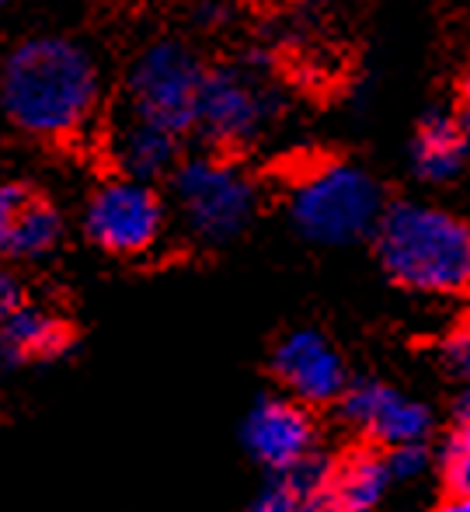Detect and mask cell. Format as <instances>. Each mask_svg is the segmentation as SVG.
<instances>
[{"label": "cell", "mask_w": 470, "mask_h": 512, "mask_svg": "<svg viewBox=\"0 0 470 512\" xmlns=\"http://www.w3.org/2000/svg\"><path fill=\"white\" fill-rule=\"evenodd\" d=\"M0 105L11 126L35 140L81 136L101 108L98 60L63 35L18 42L0 70Z\"/></svg>", "instance_id": "6da1fadb"}, {"label": "cell", "mask_w": 470, "mask_h": 512, "mask_svg": "<svg viewBox=\"0 0 470 512\" xmlns=\"http://www.w3.org/2000/svg\"><path fill=\"white\" fill-rule=\"evenodd\" d=\"M282 95L255 63H227L206 70L195 112V133L216 150H237L262 140L276 126Z\"/></svg>", "instance_id": "8992f818"}, {"label": "cell", "mask_w": 470, "mask_h": 512, "mask_svg": "<svg viewBox=\"0 0 470 512\" xmlns=\"http://www.w3.org/2000/svg\"><path fill=\"white\" fill-rule=\"evenodd\" d=\"M171 206L182 230L199 244H227L258 213V185L241 164L220 154H195L171 175Z\"/></svg>", "instance_id": "277c9868"}, {"label": "cell", "mask_w": 470, "mask_h": 512, "mask_svg": "<svg viewBox=\"0 0 470 512\" xmlns=\"http://www.w3.org/2000/svg\"><path fill=\"white\" fill-rule=\"evenodd\" d=\"M464 102H470V74H467V81H464Z\"/></svg>", "instance_id": "603a6c76"}, {"label": "cell", "mask_w": 470, "mask_h": 512, "mask_svg": "<svg viewBox=\"0 0 470 512\" xmlns=\"http://www.w3.org/2000/svg\"><path fill=\"white\" fill-rule=\"evenodd\" d=\"M108 154H112L122 178L154 185L157 178H171L182 164V136L140 122L133 115H122L112 129V140H108Z\"/></svg>", "instance_id": "8fae6325"}, {"label": "cell", "mask_w": 470, "mask_h": 512, "mask_svg": "<svg viewBox=\"0 0 470 512\" xmlns=\"http://www.w3.org/2000/svg\"><path fill=\"white\" fill-rule=\"evenodd\" d=\"M244 446L269 474H286L317 457V425L310 408L286 394H265L244 418Z\"/></svg>", "instance_id": "9c48e42d"}, {"label": "cell", "mask_w": 470, "mask_h": 512, "mask_svg": "<svg viewBox=\"0 0 470 512\" xmlns=\"http://www.w3.org/2000/svg\"><path fill=\"white\" fill-rule=\"evenodd\" d=\"M28 304H32V300H28L25 283L18 279V272H11V269H4V265H0V321H4V317H11L14 310L28 307Z\"/></svg>", "instance_id": "ac0fdd59"}, {"label": "cell", "mask_w": 470, "mask_h": 512, "mask_svg": "<svg viewBox=\"0 0 470 512\" xmlns=\"http://www.w3.org/2000/svg\"><path fill=\"white\" fill-rule=\"evenodd\" d=\"M331 478H335V460L317 453L296 471L272 474V481L244 512H331Z\"/></svg>", "instance_id": "5bb4252c"}, {"label": "cell", "mask_w": 470, "mask_h": 512, "mask_svg": "<svg viewBox=\"0 0 470 512\" xmlns=\"http://www.w3.org/2000/svg\"><path fill=\"white\" fill-rule=\"evenodd\" d=\"M387 457V467H390V478L397 481H418L425 471L432 467V453L425 443H411V446H394V450H383Z\"/></svg>", "instance_id": "e0dca14e"}, {"label": "cell", "mask_w": 470, "mask_h": 512, "mask_svg": "<svg viewBox=\"0 0 470 512\" xmlns=\"http://www.w3.org/2000/svg\"><path fill=\"white\" fill-rule=\"evenodd\" d=\"M63 241V216L60 209L46 199L32 196L21 213L14 216L11 230H7L4 241V255L7 258H25V262H35V258H46L60 248Z\"/></svg>", "instance_id": "2e32d148"}, {"label": "cell", "mask_w": 470, "mask_h": 512, "mask_svg": "<svg viewBox=\"0 0 470 512\" xmlns=\"http://www.w3.org/2000/svg\"><path fill=\"white\" fill-rule=\"evenodd\" d=\"M460 126H464L467 147H470V102H464V112H460Z\"/></svg>", "instance_id": "7402d4cb"}, {"label": "cell", "mask_w": 470, "mask_h": 512, "mask_svg": "<svg viewBox=\"0 0 470 512\" xmlns=\"http://www.w3.org/2000/svg\"><path fill=\"white\" fill-rule=\"evenodd\" d=\"M383 192L370 171L349 161H328L296 178L289 192V220L307 241L342 248L376 234Z\"/></svg>", "instance_id": "3957f363"}, {"label": "cell", "mask_w": 470, "mask_h": 512, "mask_svg": "<svg viewBox=\"0 0 470 512\" xmlns=\"http://www.w3.org/2000/svg\"><path fill=\"white\" fill-rule=\"evenodd\" d=\"M390 485V467L387 457L376 450H359L335 464V478H331V512H376L380 502L387 499Z\"/></svg>", "instance_id": "9a60e30c"}, {"label": "cell", "mask_w": 470, "mask_h": 512, "mask_svg": "<svg viewBox=\"0 0 470 512\" xmlns=\"http://www.w3.org/2000/svg\"><path fill=\"white\" fill-rule=\"evenodd\" d=\"M453 439H460V443H470V387H467L464 398H460V408H457V429H453Z\"/></svg>", "instance_id": "ffe728a7"}, {"label": "cell", "mask_w": 470, "mask_h": 512, "mask_svg": "<svg viewBox=\"0 0 470 512\" xmlns=\"http://www.w3.org/2000/svg\"><path fill=\"white\" fill-rule=\"evenodd\" d=\"M168 227V203L161 192L136 178H108L88 196L84 234L101 251L119 258H136L157 248Z\"/></svg>", "instance_id": "52a82bcc"}, {"label": "cell", "mask_w": 470, "mask_h": 512, "mask_svg": "<svg viewBox=\"0 0 470 512\" xmlns=\"http://www.w3.org/2000/svg\"><path fill=\"white\" fill-rule=\"evenodd\" d=\"M446 363H450V370L457 373L460 380L470 384V324L450 338V345H446Z\"/></svg>", "instance_id": "d6986e66"}, {"label": "cell", "mask_w": 470, "mask_h": 512, "mask_svg": "<svg viewBox=\"0 0 470 512\" xmlns=\"http://www.w3.org/2000/svg\"><path fill=\"white\" fill-rule=\"evenodd\" d=\"M206 67L182 39H157L126 70V112L175 136L195 129Z\"/></svg>", "instance_id": "5b68a950"}, {"label": "cell", "mask_w": 470, "mask_h": 512, "mask_svg": "<svg viewBox=\"0 0 470 512\" xmlns=\"http://www.w3.org/2000/svg\"><path fill=\"white\" fill-rule=\"evenodd\" d=\"M272 370L282 384V394L303 408L338 405L349 391V370H345L342 352L328 335L314 328L289 331L276 345Z\"/></svg>", "instance_id": "ba28073f"}, {"label": "cell", "mask_w": 470, "mask_h": 512, "mask_svg": "<svg viewBox=\"0 0 470 512\" xmlns=\"http://www.w3.org/2000/svg\"><path fill=\"white\" fill-rule=\"evenodd\" d=\"M7 4H11V0H0V11H4V7H7Z\"/></svg>", "instance_id": "cb8c5ba5"}, {"label": "cell", "mask_w": 470, "mask_h": 512, "mask_svg": "<svg viewBox=\"0 0 470 512\" xmlns=\"http://www.w3.org/2000/svg\"><path fill=\"white\" fill-rule=\"evenodd\" d=\"M467 136L460 115L429 112L415 129L411 140V171L429 185H446L464 171L467 164Z\"/></svg>", "instance_id": "4fadbf2b"}, {"label": "cell", "mask_w": 470, "mask_h": 512, "mask_svg": "<svg viewBox=\"0 0 470 512\" xmlns=\"http://www.w3.org/2000/svg\"><path fill=\"white\" fill-rule=\"evenodd\" d=\"M376 258L397 286L432 297L470 290V223L429 203H394L376 223Z\"/></svg>", "instance_id": "7a4b0ae2"}, {"label": "cell", "mask_w": 470, "mask_h": 512, "mask_svg": "<svg viewBox=\"0 0 470 512\" xmlns=\"http://www.w3.org/2000/svg\"><path fill=\"white\" fill-rule=\"evenodd\" d=\"M338 411L359 436H366L383 450L425 443L432 432V411L422 401L408 398V394H401L390 384H380V380L349 384L345 398L338 401Z\"/></svg>", "instance_id": "30bf717a"}, {"label": "cell", "mask_w": 470, "mask_h": 512, "mask_svg": "<svg viewBox=\"0 0 470 512\" xmlns=\"http://www.w3.org/2000/svg\"><path fill=\"white\" fill-rule=\"evenodd\" d=\"M432 512H470V495H453L450 492Z\"/></svg>", "instance_id": "44dd1931"}, {"label": "cell", "mask_w": 470, "mask_h": 512, "mask_svg": "<svg viewBox=\"0 0 470 512\" xmlns=\"http://www.w3.org/2000/svg\"><path fill=\"white\" fill-rule=\"evenodd\" d=\"M70 328L46 307H21L0 321V363L32 366L67 356Z\"/></svg>", "instance_id": "7c38bea8"}]
</instances>
